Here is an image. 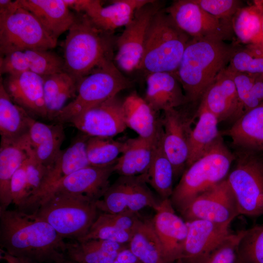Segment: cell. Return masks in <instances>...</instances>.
<instances>
[{
  "label": "cell",
  "instance_id": "f35d334b",
  "mask_svg": "<svg viewBox=\"0 0 263 263\" xmlns=\"http://www.w3.org/2000/svg\"><path fill=\"white\" fill-rule=\"evenodd\" d=\"M133 233L119 227L108 213L100 212L87 234L77 241L100 239L128 244Z\"/></svg>",
  "mask_w": 263,
  "mask_h": 263
},
{
  "label": "cell",
  "instance_id": "8992f818",
  "mask_svg": "<svg viewBox=\"0 0 263 263\" xmlns=\"http://www.w3.org/2000/svg\"><path fill=\"white\" fill-rule=\"evenodd\" d=\"M235 159L221 136L184 172L170 198L174 208L180 211L195 197L225 180Z\"/></svg>",
  "mask_w": 263,
  "mask_h": 263
},
{
  "label": "cell",
  "instance_id": "d4e9b609",
  "mask_svg": "<svg viewBox=\"0 0 263 263\" xmlns=\"http://www.w3.org/2000/svg\"><path fill=\"white\" fill-rule=\"evenodd\" d=\"M20 7L31 13L46 31L55 39L73 24L75 14L64 0H19Z\"/></svg>",
  "mask_w": 263,
  "mask_h": 263
},
{
  "label": "cell",
  "instance_id": "9a60e30c",
  "mask_svg": "<svg viewBox=\"0 0 263 263\" xmlns=\"http://www.w3.org/2000/svg\"><path fill=\"white\" fill-rule=\"evenodd\" d=\"M192 119L178 108L164 111L161 119L163 148L173 166L174 177L187 166Z\"/></svg>",
  "mask_w": 263,
  "mask_h": 263
},
{
  "label": "cell",
  "instance_id": "5b68a950",
  "mask_svg": "<svg viewBox=\"0 0 263 263\" xmlns=\"http://www.w3.org/2000/svg\"><path fill=\"white\" fill-rule=\"evenodd\" d=\"M191 38L184 33L162 8L152 17L138 69L147 73L174 74Z\"/></svg>",
  "mask_w": 263,
  "mask_h": 263
},
{
  "label": "cell",
  "instance_id": "2e32d148",
  "mask_svg": "<svg viewBox=\"0 0 263 263\" xmlns=\"http://www.w3.org/2000/svg\"><path fill=\"white\" fill-rule=\"evenodd\" d=\"M122 104L116 95L89 109L69 123L90 136L113 138L127 128Z\"/></svg>",
  "mask_w": 263,
  "mask_h": 263
},
{
  "label": "cell",
  "instance_id": "f1b7e54d",
  "mask_svg": "<svg viewBox=\"0 0 263 263\" xmlns=\"http://www.w3.org/2000/svg\"><path fill=\"white\" fill-rule=\"evenodd\" d=\"M155 135L150 138L138 136L125 141L123 151L114 165V172L125 176L145 174L150 164Z\"/></svg>",
  "mask_w": 263,
  "mask_h": 263
},
{
  "label": "cell",
  "instance_id": "11a10c76",
  "mask_svg": "<svg viewBox=\"0 0 263 263\" xmlns=\"http://www.w3.org/2000/svg\"><path fill=\"white\" fill-rule=\"evenodd\" d=\"M262 29H263V22Z\"/></svg>",
  "mask_w": 263,
  "mask_h": 263
},
{
  "label": "cell",
  "instance_id": "ab89813d",
  "mask_svg": "<svg viewBox=\"0 0 263 263\" xmlns=\"http://www.w3.org/2000/svg\"><path fill=\"white\" fill-rule=\"evenodd\" d=\"M237 257L244 263H263V224L244 230Z\"/></svg>",
  "mask_w": 263,
  "mask_h": 263
},
{
  "label": "cell",
  "instance_id": "7dc6e473",
  "mask_svg": "<svg viewBox=\"0 0 263 263\" xmlns=\"http://www.w3.org/2000/svg\"><path fill=\"white\" fill-rule=\"evenodd\" d=\"M29 71L28 62L24 51H16L0 58V75H17Z\"/></svg>",
  "mask_w": 263,
  "mask_h": 263
},
{
  "label": "cell",
  "instance_id": "9c48e42d",
  "mask_svg": "<svg viewBox=\"0 0 263 263\" xmlns=\"http://www.w3.org/2000/svg\"><path fill=\"white\" fill-rule=\"evenodd\" d=\"M57 44L38 19L19 7L14 13L0 17V56L16 51L50 50Z\"/></svg>",
  "mask_w": 263,
  "mask_h": 263
},
{
  "label": "cell",
  "instance_id": "836d02e7",
  "mask_svg": "<svg viewBox=\"0 0 263 263\" xmlns=\"http://www.w3.org/2000/svg\"><path fill=\"white\" fill-rule=\"evenodd\" d=\"M128 246L141 263H166L152 219L141 218Z\"/></svg>",
  "mask_w": 263,
  "mask_h": 263
},
{
  "label": "cell",
  "instance_id": "4dcf8cb0",
  "mask_svg": "<svg viewBox=\"0 0 263 263\" xmlns=\"http://www.w3.org/2000/svg\"><path fill=\"white\" fill-rule=\"evenodd\" d=\"M124 120L127 128L139 136L150 138L156 134L161 123L155 112L144 98L135 92L123 100Z\"/></svg>",
  "mask_w": 263,
  "mask_h": 263
},
{
  "label": "cell",
  "instance_id": "4fadbf2b",
  "mask_svg": "<svg viewBox=\"0 0 263 263\" xmlns=\"http://www.w3.org/2000/svg\"><path fill=\"white\" fill-rule=\"evenodd\" d=\"M179 212L186 222L202 220L220 224L231 223L240 215L226 178L195 197Z\"/></svg>",
  "mask_w": 263,
  "mask_h": 263
},
{
  "label": "cell",
  "instance_id": "d6a6232c",
  "mask_svg": "<svg viewBox=\"0 0 263 263\" xmlns=\"http://www.w3.org/2000/svg\"><path fill=\"white\" fill-rule=\"evenodd\" d=\"M42 77L48 119L54 120L67 101L76 96L78 81L65 72Z\"/></svg>",
  "mask_w": 263,
  "mask_h": 263
},
{
  "label": "cell",
  "instance_id": "44dd1931",
  "mask_svg": "<svg viewBox=\"0 0 263 263\" xmlns=\"http://www.w3.org/2000/svg\"><path fill=\"white\" fill-rule=\"evenodd\" d=\"M12 100L31 115L48 118L43 77L31 71L7 75L2 82Z\"/></svg>",
  "mask_w": 263,
  "mask_h": 263
},
{
  "label": "cell",
  "instance_id": "7c38bea8",
  "mask_svg": "<svg viewBox=\"0 0 263 263\" xmlns=\"http://www.w3.org/2000/svg\"><path fill=\"white\" fill-rule=\"evenodd\" d=\"M162 8L160 2L151 0L138 9L125 26L116 40L117 51L114 60L119 69L126 72L138 69L150 23L153 15Z\"/></svg>",
  "mask_w": 263,
  "mask_h": 263
},
{
  "label": "cell",
  "instance_id": "8fae6325",
  "mask_svg": "<svg viewBox=\"0 0 263 263\" xmlns=\"http://www.w3.org/2000/svg\"><path fill=\"white\" fill-rule=\"evenodd\" d=\"M147 184L143 175L120 176L96 201L98 209L111 214L139 213L147 207L154 209L160 201L156 200Z\"/></svg>",
  "mask_w": 263,
  "mask_h": 263
},
{
  "label": "cell",
  "instance_id": "3957f363",
  "mask_svg": "<svg viewBox=\"0 0 263 263\" xmlns=\"http://www.w3.org/2000/svg\"><path fill=\"white\" fill-rule=\"evenodd\" d=\"M116 40L85 13H76L64 40V72L78 82L96 69L113 61Z\"/></svg>",
  "mask_w": 263,
  "mask_h": 263
},
{
  "label": "cell",
  "instance_id": "1f68e13d",
  "mask_svg": "<svg viewBox=\"0 0 263 263\" xmlns=\"http://www.w3.org/2000/svg\"><path fill=\"white\" fill-rule=\"evenodd\" d=\"M195 115L198 120L190 135L187 167L205 153L221 136L218 130L219 121L206 107L199 104Z\"/></svg>",
  "mask_w": 263,
  "mask_h": 263
},
{
  "label": "cell",
  "instance_id": "5bb4252c",
  "mask_svg": "<svg viewBox=\"0 0 263 263\" xmlns=\"http://www.w3.org/2000/svg\"><path fill=\"white\" fill-rule=\"evenodd\" d=\"M188 234L180 263H206L213 252L231 233V223L220 224L202 220L187 222Z\"/></svg>",
  "mask_w": 263,
  "mask_h": 263
},
{
  "label": "cell",
  "instance_id": "d6986e66",
  "mask_svg": "<svg viewBox=\"0 0 263 263\" xmlns=\"http://www.w3.org/2000/svg\"><path fill=\"white\" fill-rule=\"evenodd\" d=\"M199 104L214 114L219 122L232 119L235 121L244 114L234 82L227 67L207 89Z\"/></svg>",
  "mask_w": 263,
  "mask_h": 263
},
{
  "label": "cell",
  "instance_id": "7bdbcfd3",
  "mask_svg": "<svg viewBox=\"0 0 263 263\" xmlns=\"http://www.w3.org/2000/svg\"><path fill=\"white\" fill-rule=\"evenodd\" d=\"M234 82L238 96L244 110V113L260 105L255 98L252 87L258 75L229 69Z\"/></svg>",
  "mask_w": 263,
  "mask_h": 263
},
{
  "label": "cell",
  "instance_id": "83f0119b",
  "mask_svg": "<svg viewBox=\"0 0 263 263\" xmlns=\"http://www.w3.org/2000/svg\"><path fill=\"white\" fill-rule=\"evenodd\" d=\"M226 134L234 145L244 150H263V104L244 113Z\"/></svg>",
  "mask_w": 263,
  "mask_h": 263
},
{
  "label": "cell",
  "instance_id": "ac0fdd59",
  "mask_svg": "<svg viewBox=\"0 0 263 263\" xmlns=\"http://www.w3.org/2000/svg\"><path fill=\"white\" fill-rule=\"evenodd\" d=\"M114 164L90 165L80 169L56 183L42 197L49 193L64 192L84 195L97 201L103 196L110 186L109 179L114 172Z\"/></svg>",
  "mask_w": 263,
  "mask_h": 263
},
{
  "label": "cell",
  "instance_id": "7a4b0ae2",
  "mask_svg": "<svg viewBox=\"0 0 263 263\" xmlns=\"http://www.w3.org/2000/svg\"><path fill=\"white\" fill-rule=\"evenodd\" d=\"M238 47L213 38L190 39L174 73L188 103L200 101Z\"/></svg>",
  "mask_w": 263,
  "mask_h": 263
},
{
  "label": "cell",
  "instance_id": "f546056e",
  "mask_svg": "<svg viewBox=\"0 0 263 263\" xmlns=\"http://www.w3.org/2000/svg\"><path fill=\"white\" fill-rule=\"evenodd\" d=\"M128 244L100 239L66 242L64 256L78 263H113Z\"/></svg>",
  "mask_w": 263,
  "mask_h": 263
},
{
  "label": "cell",
  "instance_id": "ee69618b",
  "mask_svg": "<svg viewBox=\"0 0 263 263\" xmlns=\"http://www.w3.org/2000/svg\"><path fill=\"white\" fill-rule=\"evenodd\" d=\"M205 11L221 19L231 21L237 12L243 7L239 0H194Z\"/></svg>",
  "mask_w": 263,
  "mask_h": 263
},
{
  "label": "cell",
  "instance_id": "d590c367",
  "mask_svg": "<svg viewBox=\"0 0 263 263\" xmlns=\"http://www.w3.org/2000/svg\"><path fill=\"white\" fill-rule=\"evenodd\" d=\"M263 0H254L253 4L243 6L232 19L234 34L246 44L263 43Z\"/></svg>",
  "mask_w": 263,
  "mask_h": 263
},
{
  "label": "cell",
  "instance_id": "e575fe53",
  "mask_svg": "<svg viewBox=\"0 0 263 263\" xmlns=\"http://www.w3.org/2000/svg\"><path fill=\"white\" fill-rule=\"evenodd\" d=\"M33 117L15 104L0 83V134L1 138L16 139L27 133Z\"/></svg>",
  "mask_w": 263,
  "mask_h": 263
},
{
  "label": "cell",
  "instance_id": "ba28073f",
  "mask_svg": "<svg viewBox=\"0 0 263 263\" xmlns=\"http://www.w3.org/2000/svg\"><path fill=\"white\" fill-rule=\"evenodd\" d=\"M258 152H242L226 178L239 214L263 215V159Z\"/></svg>",
  "mask_w": 263,
  "mask_h": 263
},
{
  "label": "cell",
  "instance_id": "816d5d0a",
  "mask_svg": "<svg viewBox=\"0 0 263 263\" xmlns=\"http://www.w3.org/2000/svg\"><path fill=\"white\" fill-rule=\"evenodd\" d=\"M56 263H78L67 258L64 255L60 257Z\"/></svg>",
  "mask_w": 263,
  "mask_h": 263
},
{
  "label": "cell",
  "instance_id": "484cf974",
  "mask_svg": "<svg viewBox=\"0 0 263 263\" xmlns=\"http://www.w3.org/2000/svg\"><path fill=\"white\" fill-rule=\"evenodd\" d=\"M28 136L36 158L50 169L61 151L65 138L63 124H46L33 118Z\"/></svg>",
  "mask_w": 263,
  "mask_h": 263
},
{
  "label": "cell",
  "instance_id": "cb8c5ba5",
  "mask_svg": "<svg viewBox=\"0 0 263 263\" xmlns=\"http://www.w3.org/2000/svg\"><path fill=\"white\" fill-rule=\"evenodd\" d=\"M151 0H116L103 7L99 0H89L86 14L101 29L112 33L126 26L133 19L137 10Z\"/></svg>",
  "mask_w": 263,
  "mask_h": 263
},
{
  "label": "cell",
  "instance_id": "f907efd6",
  "mask_svg": "<svg viewBox=\"0 0 263 263\" xmlns=\"http://www.w3.org/2000/svg\"><path fill=\"white\" fill-rule=\"evenodd\" d=\"M5 261H6L7 263H33L21 260L10 255H8L5 257Z\"/></svg>",
  "mask_w": 263,
  "mask_h": 263
},
{
  "label": "cell",
  "instance_id": "52a82bcc",
  "mask_svg": "<svg viewBox=\"0 0 263 263\" xmlns=\"http://www.w3.org/2000/svg\"><path fill=\"white\" fill-rule=\"evenodd\" d=\"M132 84L113 61L98 68L79 81L76 96L56 115L54 120L63 124L69 123L86 110L117 95Z\"/></svg>",
  "mask_w": 263,
  "mask_h": 263
},
{
  "label": "cell",
  "instance_id": "603a6c76",
  "mask_svg": "<svg viewBox=\"0 0 263 263\" xmlns=\"http://www.w3.org/2000/svg\"><path fill=\"white\" fill-rule=\"evenodd\" d=\"M145 100L155 112L178 108L188 103L182 86L174 74H149Z\"/></svg>",
  "mask_w": 263,
  "mask_h": 263
},
{
  "label": "cell",
  "instance_id": "4316f807",
  "mask_svg": "<svg viewBox=\"0 0 263 263\" xmlns=\"http://www.w3.org/2000/svg\"><path fill=\"white\" fill-rule=\"evenodd\" d=\"M162 123L155 136L151 160L147 172L143 174L146 182L156 191L162 200L170 199L173 191L174 172L173 166L163 146Z\"/></svg>",
  "mask_w": 263,
  "mask_h": 263
},
{
  "label": "cell",
  "instance_id": "f6af8a7d",
  "mask_svg": "<svg viewBox=\"0 0 263 263\" xmlns=\"http://www.w3.org/2000/svg\"><path fill=\"white\" fill-rule=\"evenodd\" d=\"M244 230L230 233L210 256L206 263H236L238 247Z\"/></svg>",
  "mask_w": 263,
  "mask_h": 263
},
{
  "label": "cell",
  "instance_id": "60d3db41",
  "mask_svg": "<svg viewBox=\"0 0 263 263\" xmlns=\"http://www.w3.org/2000/svg\"><path fill=\"white\" fill-rule=\"evenodd\" d=\"M29 71L42 77L64 72V60L50 50H27L24 51Z\"/></svg>",
  "mask_w": 263,
  "mask_h": 263
},
{
  "label": "cell",
  "instance_id": "6da1fadb",
  "mask_svg": "<svg viewBox=\"0 0 263 263\" xmlns=\"http://www.w3.org/2000/svg\"><path fill=\"white\" fill-rule=\"evenodd\" d=\"M66 242L46 222L18 209L0 211V250L33 263H56Z\"/></svg>",
  "mask_w": 263,
  "mask_h": 263
},
{
  "label": "cell",
  "instance_id": "db71d44e",
  "mask_svg": "<svg viewBox=\"0 0 263 263\" xmlns=\"http://www.w3.org/2000/svg\"><path fill=\"white\" fill-rule=\"evenodd\" d=\"M174 263H180L178 261L175 262Z\"/></svg>",
  "mask_w": 263,
  "mask_h": 263
},
{
  "label": "cell",
  "instance_id": "277c9868",
  "mask_svg": "<svg viewBox=\"0 0 263 263\" xmlns=\"http://www.w3.org/2000/svg\"><path fill=\"white\" fill-rule=\"evenodd\" d=\"M96 201L84 195L49 193L30 214L48 223L63 239L79 240L87 234L100 213Z\"/></svg>",
  "mask_w": 263,
  "mask_h": 263
},
{
  "label": "cell",
  "instance_id": "74e56055",
  "mask_svg": "<svg viewBox=\"0 0 263 263\" xmlns=\"http://www.w3.org/2000/svg\"><path fill=\"white\" fill-rule=\"evenodd\" d=\"M227 67L232 71L263 76V43L239 46Z\"/></svg>",
  "mask_w": 263,
  "mask_h": 263
},
{
  "label": "cell",
  "instance_id": "bcb514c9",
  "mask_svg": "<svg viewBox=\"0 0 263 263\" xmlns=\"http://www.w3.org/2000/svg\"><path fill=\"white\" fill-rule=\"evenodd\" d=\"M26 161L15 172L10 185L12 203L19 210L25 206L30 197L26 179Z\"/></svg>",
  "mask_w": 263,
  "mask_h": 263
},
{
  "label": "cell",
  "instance_id": "e0dca14e",
  "mask_svg": "<svg viewBox=\"0 0 263 263\" xmlns=\"http://www.w3.org/2000/svg\"><path fill=\"white\" fill-rule=\"evenodd\" d=\"M152 223L166 263H174L181 257L188 234V225L175 212L170 199L161 200L154 209Z\"/></svg>",
  "mask_w": 263,
  "mask_h": 263
},
{
  "label": "cell",
  "instance_id": "c3c4849f",
  "mask_svg": "<svg viewBox=\"0 0 263 263\" xmlns=\"http://www.w3.org/2000/svg\"><path fill=\"white\" fill-rule=\"evenodd\" d=\"M19 7V0H0V17L10 15Z\"/></svg>",
  "mask_w": 263,
  "mask_h": 263
},
{
  "label": "cell",
  "instance_id": "30bf717a",
  "mask_svg": "<svg viewBox=\"0 0 263 263\" xmlns=\"http://www.w3.org/2000/svg\"><path fill=\"white\" fill-rule=\"evenodd\" d=\"M164 10L191 38H213L224 41L233 38L232 21L214 17L194 0H175Z\"/></svg>",
  "mask_w": 263,
  "mask_h": 263
},
{
  "label": "cell",
  "instance_id": "8d00e7d4",
  "mask_svg": "<svg viewBox=\"0 0 263 263\" xmlns=\"http://www.w3.org/2000/svg\"><path fill=\"white\" fill-rule=\"evenodd\" d=\"M125 141L111 137L90 136L86 144V153L91 166H104L114 164L122 154Z\"/></svg>",
  "mask_w": 263,
  "mask_h": 263
},
{
  "label": "cell",
  "instance_id": "b9f144b4",
  "mask_svg": "<svg viewBox=\"0 0 263 263\" xmlns=\"http://www.w3.org/2000/svg\"><path fill=\"white\" fill-rule=\"evenodd\" d=\"M50 169L36 158L33 150L26 161V174L30 198L20 210H23L39 191Z\"/></svg>",
  "mask_w": 263,
  "mask_h": 263
},
{
  "label": "cell",
  "instance_id": "f5cc1de1",
  "mask_svg": "<svg viewBox=\"0 0 263 263\" xmlns=\"http://www.w3.org/2000/svg\"><path fill=\"white\" fill-rule=\"evenodd\" d=\"M236 263H244L242 262L240 259H239L237 257Z\"/></svg>",
  "mask_w": 263,
  "mask_h": 263
},
{
  "label": "cell",
  "instance_id": "ffe728a7",
  "mask_svg": "<svg viewBox=\"0 0 263 263\" xmlns=\"http://www.w3.org/2000/svg\"><path fill=\"white\" fill-rule=\"evenodd\" d=\"M90 137L80 132L67 148L61 150L50 169L39 191L25 208V211H34L42 196L56 183L69 174L90 165L86 153L87 142Z\"/></svg>",
  "mask_w": 263,
  "mask_h": 263
},
{
  "label": "cell",
  "instance_id": "681fc988",
  "mask_svg": "<svg viewBox=\"0 0 263 263\" xmlns=\"http://www.w3.org/2000/svg\"><path fill=\"white\" fill-rule=\"evenodd\" d=\"M113 263H141L131 252L128 246L123 248L118 254Z\"/></svg>",
  "mask_w": 263,
  "mask_h": 263
},
{
  "label": "cell",
  "instance_id": "7402d4cb",
  "mask_svg": "<svg viewBox=\"0 0 263 263\" xmlns=\"http://www.w3.org/2000/svg\"><path fill=\"white\" fill-rule=\"evenodd\" d=\"M32 151L28 132L16 139L1 138L0 146V211L12 203L10 185L11 178Z\"/></svg>",
  "mask_w": 263,
  "mask_h": 263
}]
</instances>
